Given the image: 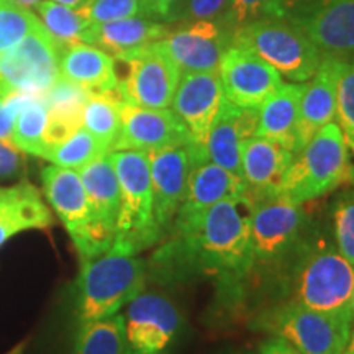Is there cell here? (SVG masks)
Here are the masks:
<instances>
[{
    "instance_id": "ab89813d",
    "label": "cell",
    "mask_w": 354,
    "mask_h": 354,
    "mask_svg": "<svg viewBox=\"0 0 354 354\" xmlns=\"http://www.w3.org/2000/svg\"><path fill=\"white\" fill-rule=\"evenodd\" d=\"M37 95L25 92H13L0 99V141L12 145V133L21 109Z\"/></svg>"
},
{
    "instance_id": "bcb514c9",
    "label": "cell",
    "mask_w": 354,
    "mask_h": 354,
    "mask_svg": "<svg viewBox=\"0 0 354 354\" xmlns=\"http://www.w3.org/2000/svg\"><path fill=\"white\" fill-rule=\"evenodd\" d=\"M343 354H354V331L349 336V342H348V346L344 349Z\"/></svg>"
},
{
    "instance_id": "30bf717a",
    "label": "cell",
    "mask_w": 354,
    "mask_h": 354,
    "mask_svg": "<svg viewBox=\"0 0 354 354\" xmlns=\"http://www.w3.org/2000/svg\"><path fill=\"white\" fill-rule=\"evenodd\" d=\"M77 172L86 187L91 214L86 233L74 245L84 263L109 251L113 245L120 212V183L110 153L94 159Z\"/></svg>"
},
{
    "instance_id": "7dc6e473",
    "label": "cell",
    "mask_w": 354,
    "mask_h": 354,
    "mask_svg": "<svg viewBox=\"0 0 354 354\" xmlns=\"http://www.w3.org/2000/svg\"><path fill=\"white\" fill-rule=\"evenodd\" d=\"M232 354H238V353H232Z\"/></svg>"
},
{
    "instance_id": "b9f144b4",
    "label": "cell",
    "mask_w": 354,
    "mask_h": 354,
    "mask_svg": "<svg viewBox=\"0 0 354 354\" xmlns=\"http://www.w3.org/2000/svg\"><path fill=\"white\" fill-rule=\"evenodd\" d=\"M179 3V0H143L146 17L151 19H161L167 21L171 13Z\"/></svg>"
},
{
    "instance_id": "ac0fdd59",
    "label": "cell",
    "mask_w": 354,
    "mask_h": 354,
    "mask_svg": "<svg viewBox=\"0 0 354 354\" xmlns=\"http://www.w3.org/2000/svg\"><path fill=\"white\" fill-rule=\"evenodd\" d=\"M243 196H250V192L241 177L232 174L209 159L198 162L190 172L187 194L177 212L169 233L190 227L215 203L225 198Z\"/></svg>"
},
{
    "instance_id": "f6af8a7d",
    "label": "cell",
    "mask_w": 354,
    "mask_h": 354,
    "mask_svg": "<svg viewBox=\"0 0 354 354\" xmlns=\"http://www.w3.org/2000/svg\"><path fill=\"white\" fill-rule=\"evenodd\" d=\"M12 2H15V3H20V6H24V7H26V8H30V7H37L38 3H41L43 0H12Z\"/></svg>"
},
{
    "instance_id": "5bb4252c",
    "label": "cell",
    "mask_w": 354,
    "mask_h": 354,
    "mask_svg": "<svg viewBox=\"0 0 354 354\" xmlns=\"http://www.w3.org/2000/svg\"><path fill=\"white\" fill-rule=\"evenodd\" d=\"M218 76L225 99L241 109H259L284 84L263 57L233 43L221 56Z\"/></svg>"
},
{
    "instance_id": "5b68a950",
    "label": "cell",
    "mask_w": 354,
    "mask_h": 354,
    "mask_svg": "<svg viewBox=\"0 0 354 354\" xmlns=\"http://www.w3.org/2000/svg\"><path fill=\"white\" fill-rule=\"evenodd\" d=\"M294 276L295 304L354 317V266L325 241L302 246Z\"/></svg>"
},
{
    "instance_id": "cb8c5ba5",
    "label": "cell",
    "mask_w": 354,
    "mask_h": 354,
    "mask_svg": "<svg viewBox=\"0 0 354 354\" xmlns=\"http://www.w3.org/2000/svg\"><path fill=\"white\" fill-rule=\"evenodd\" d=\"M171 33V28L151 17H130V19L91 25L82 35V43L100 48L115 59H122L149 44L161 41Z\"/></svg>"
},
{
    "instance_id": "d4e9b609",
    "label": "cell",
    "mask_w": 354,
    "mask_h": 354,
    "mask_svg": "<svg viewBox=\"0 0 354 354\" xmlns=\"http://www.w3.org/2000/svg\"><path fill=\"white\" fill-rule=\"evenodd\" d=\"M59 74L88 94L118 91L115 57L87 43L73 44L61 51Z\"/></svg>"
},
{
    "instance_id": "f1b7e54d",
    "label": "cell",
    "mask_w": 354,
    "mask_h": 354,
    "mask_svg": "<svg viewBox=\"0 0 354 354\" xmlns=\"http://www.w3.org/2000/svg\"><path fill=\"white\" fill-rule=\"evenodd\" d=\"M120 92L88 94L82 113V128L94 135L112 153L113 143L120 131Z\"/></svg>"
},
{
    "instance_id": "ee69618b",
    "label": "cell",
    "mask_w": 354,
    "mask_h": 354,
    "mask_svg": "<svg viewBox=\"0 0 354 354\" xmlns=\"http://www.w3.org/2000/svg\"><path fill=\"white\" fill-rule=\"evenodd\" d=\"M57 3H63L66 7H71V8H77L81 7L82 3H86L87 0H55Z\"/></svg>"
},
{
    "instance_id": "f546056e",
    "label": "cell",
    "mask_w": 354,
    "mask_h": 354,
    "mask_svg": "<svg viewBox=\"0 0 354 354\" xmlns=\"http://www.w3.org/2000/svg\"><path fill=\"white\" fill-rule=\"evenodd\" d=\"M35 10L38 13L39 21L61 48V51L73 44L82 43V35L91 26L76 8L66 7L55 0H43L35 7Z\"/></svg>"
},
{
    "instance_id": "4316f807",
    "label": "cell",
    "mask_w": 354,
    "mask_h": 354,
    "mask_svg": "<svg viewBox=\"0 0 354 354\" xmlns=\"http://www.w3.org/2000/svg\"><path fill=\"white\" fill-rule=\"evenodd\" d=\"M51 223V212L33 184L0 187V246L15 234L48 228Z\"/></svg>"
},
{
    "instance_id": "d6a6232c",
    "label": "cell",
    "mask_w": 354,
    "mask_h": 354,
    "mask_svg": "<svg viewBox=\"0 0 354 354\" xmlns=\"http://www.w3.org/2000/svg\"><path fill=\"white\" fill-rule=\"evenodd\" d=\"M43 24L37 13L12 0H0V55Z\"/></svg>"
},
{
    "instance_id": "83f0119b",
    "label": "cell",
    "mask_w": 354,
    "mask_h": 354,
    "mask_svg": "<svg viewBox=\"0 0 354 354\" xmlns=\"http://www.w3.org/2000/svg\"><path fill=\"white\" fill-rule=\"evenodd\" d=\"M73 354H130L125 335V318L112 315L81 323Z\"/></svg>"
},
{
    "instance_id": "7402d4cb",
    "label": "cell",
    "mask_w": 354,
    "mask_h": 354,
    "mask_svg": "<svg viewBox=\"0 0 354 354\" xmlns=\"http://www.w3.org/2000/svg\"><path fill=\"white\" fill-rule=\"evenodd\" d=\"M322 56L354 59V0H330L297 24Z\"/></svg>"
},
{
    "instance_id": "8d00e7d4",
    "label": "cell",
    "mask_w": 354,
    "mask_h": 354,
    "mask_svg": "<svg viewBox=\"0 0 354 354\" xmlns=\"http://www.w3.org/2000/svg\"><path fill=\"white\" fill-rule=\"evenodd\" d=\"M228 7V0H179L167 21H192L216 20L223 17Z\"/></svg>"
},
{
    "instance_id": "836d02e7",
    "label": "cell",
    "mask_w": 354,
    "mask_h": 354,
    "mask_svg": "<svg viewBox=\"0 0 354 354\" xmlns=\"http://www.w3.org/2000/svg\"><path fill=\"white\" fill-rule=\"evenodd\" d=\"M331 216L336 250L354 266V189L339 194L333 203Z\"/></svg>"
},
{
    "instance_id": "6da1fadb",
    "label": "cell",
    "mask_w": 354,
    "mask_h": 354,
    "mask_svg": "<svg viewBox=\"0 0 354 354\" xmlns=\"http://www.w3.org/2000/svg\"><path fill=\"white\" fill-rule=\"evenodd\" d=\"M250 196L225 198L179 232L154 253L151 268L171 274L202 272L221 279L246 276L254 266L251 250Z\"/></svg>"
},
{
    "instance_id": "9a60e30c",
    "label": "cell",
    "mask_w": 354,
    "mask_h": 354,
    "mask_svg": "<svg viewBox=\"0 0 354 354\" xmlns=\"http://www.w3.org/2000/svg\"><path fill=\"white\" fill-rule=\"evenodd\" d=\"M190 143L187 128L169 109H145L122 102L120 131L112 151H143Z\"/></svg>"
},
{
    "instance_id": "7bdbcfd3",
    "label": "cell",
    "mask_w": 354,
    "mask_h": 354,
    "mask_svg": "<svg viewBox=\"0 0 354 354\" xmlns=\"http://www.w3.org/2000/svg\"><path fill=\"white\" fill-rule=\"evenodd\" d=\"M259 354H302L297 351L290 343H287L286 339L274 336V338L266 339L264 343H261Z\"/></svg>"
},
{
    "instance_id": "277c9868",
    "label": "cell",
    "mask_w": 354,
    "mask_h": 354,
    "mask_svg": "<svg viewBox=\"0 0 354 354\" xmlns=\"http://www.w3.org/2000/svg\"><path fill=\"white\" fill-rule=\"evenodd\" d=\"M120 183V212L112 248L138 254L162 240L153 205L151 169L143 151H112Z\"/></svg>"
},
{
    "instance_id": "52a82bcc",
    "label": "cell",
    "mask_w": 354,
    "mask_h": 354,
    "mask_svg": "<svg viewBox=\"0 0 354 354\" xmlns=\"http://www.w3.org/2000/svg\"><path fill=\"white\" fill-rule=\"evenodd\" d=\"M354 317L289 304L264 318V328L286 339L302 354H343Z\"/></svg>"
},
{
    "instance_id": "c3c4849f",
    "label": "cell",
    "mask_w": 354,
    "mask_h": 354,
    "mask_svg": "<svg viewBox=\"0 0 354 354\" xmlns=\"http://www.w3.org/2000/svg\"><path fill=\"white\" fill-rule=\"evenodd\" d=\"M0 99H2V95H0Z\"/></svg>"
},
{
    "instance_id": "1f68e13d",
    "label": "cell",
    "mask_w": 354,
    "mask_h": 354,
    "mask_svg": "<svg viewBox=\"0 0 354 354\" xmlns=\"http://www.w3.org/2000/svg\"><path fill=\"white\" fill-rule=\"evenodd\" d=\"M109 153L107 146L102 145L94 135H91L86 128H79L73 136H69L63 143L48 149L43 159L53 162L55 166L77 171L94 161V159Z\"/></svg>"
},
{
    "instance_id": "3957f363",
    "label": "cell",
    "mask_w": 354,
    "mask_h": 354,
    "mask_svg": "<svg viewBox=\"0 0 354 354\" xmlns=\"http://www.w3.org/2000/svg\"><path fill=\"white\" fill-rule=\"evenodd\" d=\"M353 177L349 148L338 123L322 127L294 154L279 196L294 203L317 201Z\"/></svg>"
},
{
    "instance_id": "d6986e66",
    "label": "cell",
    "mask_w": 354,
    "mask_h": 354,
    "mask_svg": "<svg viewBox=\"0 0 354 354\" xmlns=\"http://www.w3.org/2000/svg\"><path fill=\"white\" fill-rule=\"evenodd\" d=\"M349 61L333 56H323L312 77L305 82V91L300 102V120L297 133V151L304 148L313 135L333 122L336 117L338 84Z\"/></svg>"
},
{
    "instance_id": "2e32d148",
    "label": "cell",
    "mask_w": 354,
    "mask_h": 354,
    "mask_svg": "<svg viewBox=\"0 0 354 354\" xmlns=\"http://www.w3.org/2000/svg\"><path fill=\"white\" fill-rule=\"evenodd\" d=\"M159 43L183 74L218 73L221 56L232 44V35L221 21L197 20L171 32Z\"/></svg>"
},
{
    "instance_id": "74e56055",
    "label": "cell",
    "mask_w": 354,
    "mask_h": 354,
    "mask_svg": "<svg viewBox=\"0 0 354 354\" xmlns=\"http://www.w3.org/2000/svg\"><path fill=\"white\" fill-rule=\"evenodd\" d=\"M330 0H268L264 19L286 20L297 25Z\"/></svg>"
},
{
    "instance_id": "60d3db41",
    "label": "cell",
    "mask_w": 354,
    "mask_h": 354,
    "mask_svg": "<svg viewBox=\"0 0 354 354\" xmlns=\"http://www.w3.org/2000/svg\"><path fill=\"white\" fill-rule=\"evenodd\" d=\"M25 171V158L12 145L0 141V180L15 179Z\"/></svg>"
},
{
    "instance_id": "4fadbf2b",
    "label": "cell",
    "mask_w": 354,
    "mask_h": 354,
    "mask_svg": "<svg viewBox=\"0 0 354 354\" xmlns=\"http://www.w3.org/2000/svg\"><path fill=\"white\" fill-rule=\"evenodd\" d=\"M146 154L151 169L154 218L165 236L171 232L177 212L183 205L194 166L209 158L192 143L154 149Z\"/></svg>"
},
{
    "instance_id": "f35d334b",
    "label": "cell",
    "mask_w": 354,
    "mask_h": 354,
    "mask_svg": "<svg viewBox=\"0 0 354 354\" xmlns=\"http://www.w3.org/2000/svg\"><path fill=\"white\" fill-rule=\"evenodd\" d=\"M268 0H228V7L221 17V25L225 28H240L251 21L264 19V10Z\"/></svg>"
},
{
    "instance_id": "8fae6325",
    "label": "cell",
    "mask_w": 354,
    "mask_h": 354,
    "mask_svg": "<svg viewBox=\"0 0 354 354\" xmlns=\"http://www.w3.org/2000/svg\"><path fill=\"white\" fill-rule=\"evenodd\" d=\"M125 74L118 76L122 100L136 107L169 109L179 86L180 69L156 41L122 57Z\"/></svg>"
},
{
    "instance_id": "ba28073f",
    "label": "cell",
    "mask_w": 354,
    "mask_h": 354,
    "mask_svg": "<svg viewBox=\"0 0 354 354\" xmlns=\"http://www.w3.org/2000/svg\"><path fill=\"white\" fill-rule=\"evenodd\" d=\"M59 57L61 48L41 25L0 55V95L44 97L61 77Z\"/></svg>"
},
{
    "instance_id": "7a4b0ae2",
    "label": "cell",
    "mask_w": 354,
    "mask_h": 354,
    "mask_svg": "<svg viewBox=\"0 0 354 354\" xmlns=\"http://www.w3.org/2000/svg\"><path fill=\"white\" fill-rule=\"evenodd\" d=\"M148 263L138 254L110 248L84 261L77 279V318L81 323L117 315L118 310L143 292Z\"/></svg>"
},
{
    "instance_id": "4dcf8cb0",
    "label": "cell",
    "mask_w": 354,
    "mask_h": 354,
    "mask_svg": "<svg viewBox=\"0 0 354 354\" xmlns=\"http://www.w3.org/2000/svg\"><path fill=\"white\" fill-rule=\"evenodd\" d=\"M48 120V107L44 97H33L21 109L12 133V146L19 151L43 158V135Z\"/></svg>"
},
{
    "instance_id": "603a6c76",
    "label": "cell",
    "mask_w": 354,
    "mask_h": 354,
    "mask_svg": "<svg viewBox=\"0 0 354 354\" xmlns=\"http://www.w3.org/2000/svg\"><path fill=\"white\" fill-rule=\"evenodd\" d=\"M43 192L46 201L68 230L74 245L86 233L88 218V201L86 187L76 169L48 166L41 172Z\"/></svg>"
},
{
    "instance_id": "ffe728a7",
    "label": "cell",
    "mask_w": 354,
    "mask_h": 354,
    "mask_svg": "<svg viewBox=\"0 0 354 354\" xmlns=\"http://www.w3.org/2000/svg\"><path fill=\"white\" fill-rule=\"evenodd\" d=\"M256 128L258 109L236 107L225 99L207 136L205 153L209 161L241 177L243 143L256 136Z\"/></svg>"
},
{
    "instance_id": "e0dca14e",
    "label": "cell",
    "mask_w": 354,
    "mask_h": 354,
    "mask_svg": "<svg viewBox=\"0 0 354 354\" xmlns=\"http://www.w3.org/2000/svg\"><path fill=\"white\" fill-rule=\"evenodd\" d=\"M223 100L218 73H187L180 76L172 99V112L187 128L190 143L201 148L203 153L207 136Z\"/></svg>"
},
{
    "instance_id": "9c48e42d",
    "label": "cell",
    "mask_w": 354,
    "mask_h": 354,
    "mask_svg": "<svg viewBox=\"0 0 354 354\" xmlns=\"http://www.w3.org/2000/svg\"><path fill=\"white\" fill-rule=\"evenodd\" d=\"M308 214L304 203L276 196L256 201L251 214V250L256 264H279L302 250Z\"/></svg>"
},
{
    "instance_id": "d590c367",
    "label": "cell",
    "mask_w": 354,
    "mask_h": 354,
    "mask_svg": "<svg viewBox=\"0 0 354 354\" xmlns=\"http://www.w3.org/2000/svg\"><path fill=\"white\" fill-rule=\"evenodd\" d=\"M336 117L342 128L348 148L354 153V59H351L342 74L336 99Z\"/></svg>"
},
{
    "instance_id": "7c38bea8",
    "label": "cell",
    "mask_w": 354,
    "mask_h": 354,
    "mask_svg": "<svg viewBox=\"0 0 354 354\" xmlns=\"http://www.w3.org/2000/svg\"><path fill=\"white\" fill-rule=\"evenodd\" d=\"M125 335L130 354H169L183 328V317L165 294L140 292L127 304Z\"/></svg>"
},
{
    "instance_id": "8992f818",
    "label": "cell",
    "mask_w": 354,
    "mask_h": 354,
    "mask_svg": "<svg viewBox=\"0 0 354 354\" xmlns=\"http://www.w3.org/2000/svg\"><path fill=\"white\" fill-rule=\"evenodd\" d=\"M232 43L250 48L292 82H307L323 57L302 28L277 19H259L233 30Z\"/></svg>"
},
{
    "instance_id": "e575fe53",
    "label": "cell",
    "mask_w": 354,
    "mask_h": 354,
    "mask_svg": "<svg viewBox=\"0 0 354 354\" xmlns=\"http://www.w3.org/2000/svg\"><path fill=\"white\" fill-rule=\"evenodd\" d=\"M76 10L91 25L109 24V21L145 15L143 0H87Z\"/></svg>"
},
{
    "instance_id": "484cf974",
    "label": "cell",
    "mask_w": 354,
    "mask_h": 354,
    "mask_svg": "<svg viewBox=\"0 0 354 354\" xmlns=\"http://www.w3.org/2000/svg\"><path fill=\"white\" fill-rule=\"evenodd\" d=\"M304 91V82L282 84L258 109L256 136L276 141L295 154Z\"/></svg>"
},
{
    "instance_id": "44dd1931",
    "label": "cell",
    "mask_w": 354,
    "mask_h": 354,
    "mask_svg": "<svg viewBox=\"0 0 354 354\" xmlns=\"http://www.w3.org/2000/svg\"><path fill=\"white\" fill-rule=\"evenodd\" d=\"M292 159L294 153L272 140L253 136L243 143L241 177L254 202L279 196Z\"/></svg>"
}]
</instances>
